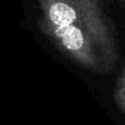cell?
<instances>
[{
    "instance_id": "7a4b0ae2",
    "label": "cell",
    "mask_w": 125,
    "mask_h": 125,
    "mask_svg": "<svg viewBox=\"0 0 125 125\" xmlns=\"http://www.w3.org/2000/svg\"><path fill=\"white\" fill-rule=\"evenodd\" d=\"M114 101L116 106L120 109V111L125 113V62L123 68H122L121 75L119 76L116 84H115Z\"/></svg>"
},
{
    "instance_id": "6da1fadb",
    "label": "cell",
    "mask_w": 125,
    "mask_h": 125,
    "mask_svg": "<svg viewBox=\"0 0 125 125\" xmlns=\"http://www.w3.org/2000/svg\"><path fill=\"white\" fill-rule=\"evenodd\" d=\"M36 26L69 61L100 75L114 69L120 44L105 0H36Z\"/></svg>"
},
{
    "instance_id": "3957f363",
    "label": "cell",
    "mask_w": 125,
    "mask_h": 125,
    "mask_svg": "<svg viewBox=\"0 0 125 125\" xmlns=\"http://www.w3.org/2000/svg\"><path fill=\"white\" fill-rule=\"evenodd\" d=\"M120 2H121L122 7H123V8H124V10H125V0H120Z\"/></svg>"
}]
</instances>
